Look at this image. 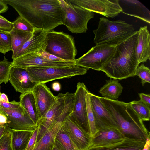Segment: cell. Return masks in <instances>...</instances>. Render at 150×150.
Wrapping results in <instances>:
<instances>
[{
    "mask_svg": "<svg viewBox=\"0 0 150 150\" xmlns=\"http://www.w3.org/2000/svg\"><path fill=\"white\" fill-rule=\"evenodd\" d=\"M36 29L46 32L62 25L64 13L59 0H2Z\"/></svg>",
    "mask_w": 150,
    "mask_h": 150,
    "instance_id": "6da1fadb",
    "label": "cell"
},
{
    "mask_svg": "<svg viewBox=\"0 0 150 150\" xmlns=\"http://www.w3.org/2000/svg\"><path fill=\"white\" fill-rule=\"evenodd\" d=\"M138 31L118 45L110 61L101 71L111 79L121 80L134 76L139 66L135 52Z\"/></svg>",
    "mask_w": 150,
    "mask_h": 150,
    "instance_id": "7a4b0ae2",
    "label": "cell"
},
{
    "mask_svg": "<svg viewBox=\"0 0 150 150\" xmlns=\"http://www.w3.org/2000/svg\"><path fill=\"white\" fill-rule=\"evenodd\" d=\"M101 102L114 118L125 137L146 142L150 132L128 103L99 96Z\"/></svg>",
    "mask_w": 150,
    "mask_h": 150,
    "instance_id": "3957f363",
    "label": "cell"
},
{
    "mask_svg": "<svg viewBox=\"0 0 150 150\" xmlns=\"http://www.w3.org/2000/svg\"><path fill=\"white\" fill-rule=\"evenodd\" d=\"M134 32L133 26L125 21H111L103 17L100 18L97 29L93 30L95 34L93 42L96 45H117Z\"/></svg>",
    "mask_w": 150,
    "mask_h": 150,
    "instance_id": "277c9868",
    "label": "cell"
},
{
    "mask_svg": "<svg viewBox=\"0 0 150 150\" xmlns=\"http://www.w3.org/2000/svg\"><path fill=\"white\" fill-rule=\"evenodd\" d=\"M45 52L67 61H75L77 50L73 38L63 32H47Z\"/></svg>",
    "mask_w": 150,
    "mask_h": 150,
    "instance_id": "5b68a950",
    "label": "cell"
},
{
    "mask_svg": "<svg viewBox=\"0 0 150 150\" xmlns=\"http://www.w3.org/2000/svg\"><path fill=\"white\" fill-rule=\"evenodd\" d=\"M59 1L64 13L62 25L72 33H86L88 22L94 17V13L74 5L68 0Z\"/></svg>",
    "mask_w": 150,
    "mask_h": 150,
    "instance_id": "8992f818",
    "label": "cell"
},
{
    "mask_svg": "<svg viewBox=\"0 0 150 150\" xmlns=\"http://www.w3.org/2000/svg\"><path fill=\"white\" fill-rule=\"evenodd\" d=\"M35 82L38 84L46 83L53 80L69 78L84 75L87 69L77 67H28L25 68Z\"/></svg>",
    "mask_w": 150,
    "mask_h": 150,
    "instance_id": "52a82bcc",
    "label": "cell"
},
{
    "mask_svg": "<svg viewBox=\"0 0 150 150\" xmlns=\"http://www.w3.org/2000/svg\"><path fill=\"white\" fill-rule=\"evenodd\" d=\"M118 45H96L76 59V65L86 69L101 71L113 56Z\"/></svg>",
    "mask_w": 150,
    "mask_h": 150,
    "instance_id": "ba28073f",
    "label": "cell"
},
{
    "mask_svg": "<svg viewBox=\"0 0 150 150\" xmlns=\"http://www.w3.org/2000/svg\"><path fill=\"white\" fill-rule=\"evenodd\" d=\"M89 92L84 83H78L74 93L75 100L73 111L68 117L84 132L91 137L86 102V95Z\"/></svg>",
    "mask_w": 150,
    "mask_h": 150,
    "instance_id": "9c48e42d",
    "label": "cell"
},
{
    "mask_svg": "<svg viewBox=\"0 0 150 150\" xmlns=\"http://www.w3.org/2000/svg\"><path fill=\"white\" fill-rule=\"evenodd\" d=\"M71 4L107 18H114L123 12L118 0H68Z\"/></svg>",
    "mask_w": 150,
    "mask_h": 150,
    "instance_id": "30bf717a",
    "label": "cell"
},
{
    "mask_svg": "<svg viewBox=\"0 0 150 150\" xmlns=\"http://www.w3.org/2000/svg\"><path fill=\"white\" fill-rule=\"evenodd\" d=\"M0 110L6 117L7 125L10 129L34 131L38 127L20 106L14 109L0 106Z\"/></svg>",
    "mask_w": 150,
    "mask_h": 150,
    "instance_id": "8fae6325",
    "label": "cell"
},
{
    "mask_svg": "<svg viewBox=\"0 0 150 150\" xmlns=\"http://www.w3.org/2000/svg\"><path fill=\"white\" fill-rule=\"evenodd\" d=\"M76 66L75 61L55 62L48 60L35 53H30L13 60L12 66L28 67H69Z\"/></svg>",
    "mask_w": 150,
    "mask_h": 150,
    "instance_id": "7c38bea8",
    "label": "cell"
},
{
    "mask_svg": "<svg viewBox=\"0 0 150 150\" xmlns=\"http://www.w3.org/2000/svg\"><path fill=\"white\" fill-rule=\"evenodd\" d=\"M56 96V100L39 119L36 143L40 140L56 120L64 109L65 93H60Z\"/></svg>",
    "mask_w": 150,
    "mask_h": 150,
    "instance_id": "4fadbf2b",
    "label": "cell"
},
{
    "mask_svg": "<svg viewBox=\"0 0 150 150\" xmlns=\"http://www.w3.org/2000/svg\"><path fill=\"white\" fill-rule=\"evenodd\" d=\"M89 93L91 108L94 116L97 130L106 127L119 128L115 119L103 105L99 96L90 92Z\"/></svg>",
    "mask_w": 150,
    "mask_h": 150,
    "instance_id": "5bb4252c",
    "label": "cell"
},
{
    "mask_svg": "<svg viewBox=\"0 0 150 150\" xmlns=\"http://www.w3.org/2000/svg\"><path fill=\"white\" fill-rule=\"evenodd\" d=\"M8 81L16 92L21 94L33 91L38 84L34 81L26 68L11 67Z\"/></svg>",
    "mask_w": 150,
    "mask_h": 150,
    "instance_id": "9a60e30c",
    "label": "cell"
},
{
    "mask_svg": "<svg viewBox=\"0 0 150 150\" xmlns=\"http://www.w3.org/2000/svg\"><path fill=\"white\" fill-rule=\"evenodd\" d=\"M47 32L35 29L31 38L12 58L13 60L25 54L33 52L40 55L45 52L47 44Z\"/></svg>",
    "mask_w": 150,
    "mask_h": 150,
    "instance_id": "2e32d148",
    "label": "cell"
},
{
    "mask_svg": "<svg viewBox=\"0 0 150 150\" xmlns=\"http://www.w3.org/2000/svg\"><path fill=\"white\" fill-rule=\"evenodd\" d=\"M125 136L116 127H106L99 129L91 138L90 146H97L111 144L123 140Z\"/></svg>",
    "mask_w": 150,
    "mask_h": 150,
    "instance_id": "e0dca14e",
    "label": "cell"
},
{
    "mask_svg": "<svg viewBox=\"0 0 150 150\" xmlns=\"http://www.w3.org/2000/svg\"><path fill=\"white\" fill-rule=\"evenodd\" d=\"M63 125L69 137L79 150H86L90 146L91 137L84 132L68 117Z\"/></svg>",
    "mask_w": 150,
    "mask_h": 150,
    "instance_id": "ac0fdd59",
    "label": "cell"
},
{
    "mask_svg": "<svg viewBox=\"0 0 150 150\" xmlns=\"http://www.w3.org/2000/svg\"><path fill=\"white\" fill-rule=\"evenodd\" d=\"M33 91L40 118L56 100L57 96L53 95L45 83L38 84Z\"/></svg>",
    "mask_w": 150,
    "mask_h": 150,
    "instance_id": "d6986e66",
    "label": "cell"
},
{
    "mask_svg": "<svg viewBox=\"0 0 150 150\" xmlns=\"http://www.w3.org/2000/svg\"><path fill=\"white\" fill-rule=\"evenodd\" d=\"M137 43L135 52L139 64L150 59V34L147 26L141 27L138 31Z\"/></svg>",
    "mask_w": 150,
    "mask_h": 150,
    "instance_id": "ffe728a7",
    "label": "cell"
},
{
    "mask_svg": "<svg viewBox=\"0 0 150 150\" xmlns=\"http://www.w3.org/2000/svg\"><path fill=\"white\" fill-rule=\"evenodd\" d=\"M145 142L125 137L117 142L101 146H89L86 150H142Z\"/></svg>",
    "mask_w": 150,
    "mask_h": 150,
    "instance_id": "44dd1931",
    "label": "cell"
},
{
    "mask_svg": "<svg viewBox=\"0 0 150 150\" xmlns=\"http://www.w3.org/2000/svg\"><path fill=\"white\" fill-rule=\"evenodd\" d=\"M64 122L57 119L36 143L33 150H52L56 134Z\"/></svg>",
    "mask_w": 150,
    "mask_h": 150,
    "instance_id": "7402d4cb",
    "label": "cell"
},
{
    "mask_svg": "<svg viewBox=\"0 0 150 150\" xmlns=\"http://www.w3.org/2000/svg\"><path fill=\"white\" fill-rule=\"evenodd\" d=\"M19 99L20 106L24 110L34 123L38 126L40 118L33 91L21 94Z\"/></svg>",
    "mask_w": 150,
    "mask_h": 150,
    "instance_id": "603a6c76",
    "label": "cell"
},
{
    "mask_svg": "<svg viewBox=\"0 0 150 150\" xmlns=\"http://www.w3.org/2000/svg\"><path fill=\"white\" fill-rule=\"evenodd\" d=\"M123 87L118 80L110 78L100 88L99 92L103 97L115 100L121 94Z\"/></svg>",
    "mask_w": 150,
    "mask_h": 150,
    "instance_id": "cb8c5ba5",
    "label": "cell"
},
{
    "mask_svg": "<svg viewBox=\"0 0 150 150\" xmlns=\"http://www.w3.org/2000/svg\"><path fill=\"white\" fill-rule=\"evenodd\" d=\"M9 33L12 48V59L23 45L31 38L33 33L27 32L13 28Z\"/></svg>",
    "mask_w": 150,
    "mask_h": 150,
    "instance_id": "d4e9b609",
    "label": "cell"
},
{
    "mask_svg": "<svg viewBox=\"0 0 150 150\" xmlns=\"http://www.w3.org/2000/svg\"><path fill=\"white\" fill-rule=\"evenodd\" d=\"M10 129L13 150H25L33 131Z\"/></svg>",
    "mask_w": 150,
    "mask_h": 150,
    "instance_id": "484cf974",
    "label": "cell"
},
{
    "mask_svg": "<svg viewBox=\"0 0 150 150\" xmlns=\"http://www.w3.org/2000/svg\"><path fill=\"white\" fill-rule=\"evenodd\" d=\"M54 146L59 150H79L71 140L63 124L56 134Z\"/></svg>",
    "mask_w": 150,
    "mask_h": 150,
    "instance_id": "4316f807",
    "label": "cell"
},
{
    "mask_svg": "<svg viewBox=\"0 0 150 150\" xmlns=\"http://www.w3.org/2000/svg\"><path fill=\"white\" fill-rule=\"evenodd\" d=\"M128 103L129 107L142 121H149L150 107L139 100L133 101Z\"/></svg>",
    "mask_w": 150,
    "mask_h": 150,
    "instance_id": "83f0119b",
    "label": "cell"
},
{
    "mask_svg": "<svg viewBox=\"0 0 150 150\" xmlns=\"http://www.w3.org/2000/svg\"><path fill=\"white\" fill-rule=\"evenodd\" d=\"M12 62L9 61L5 57L0 61V84H6L8 81Z\"/></svg>",
    "mask_w": 150,
    "mask_h": 150,
    "instance_id": "f1b7e54d",
    "label": "cell"
},
{
    "mask_svg": "<svg viewBox=\"0 0 150 150\" xmlns=\"http://www.w3.org/2000/svg\"><path fill=\"white\" fill-rule=\"evenodd\" d=\"M11 51L12 48L9 32L0 31V53L5 54Z\"/></svg>",
    "mask_w": 150,
    "mask_h": 150,
    "instance_id": "f546056e",
    "label": "cell"
},
{
    "mask_svg": "<svg viewBox=\"0 0 150 150\" xmlns=\"http://www.w3.org/2000/svg\"><path fill=\"white\" fill-rule=\"evenodd\" d=\"M89 91L86 96L87 117L91 137H93L97 131L96 127L94 116L91 108L90 101Z\"/></svg>",
    "mask_w": 150,
    "mask_h": 150,
    "instance_id": "4dcf8cb0",
    "label": "cell"
},
{
    "mask_svg": "<svg viewBox=\"0 0 150 150\" xmlns=\"http://www.w3.org/2000/svg\"><path fill=\"white\" fill-rule=\"evenodd\" d=\"M12 23L13 28L24 32L32 33L35 29L29 22L20 16Z\"/></svg>",
    "mask_w": 150,
    "mask_h": 150,
    "instance_id": "1f68e13d",
    "label": "cell"
},
{
    "mask_svg": "<svg viewBox=\"0 0 150 150\" xmlns=\"http://www.w3.org/2000/svg\"><path fill=\"white\" fill-rule=\"evenodd\" d=\"M136 76L141 79L142 86H144L146 83H150V69L145 66L143 63L136 69L134 76Z\"/></svg>",
    "mask_w": 150,
    "mask_h": 150,
    "instance_id": "d6a6232c",
    "label": "cell"
},
{
    "mask_svg": "<svg viewBox=\"0 0 150 150\" xmlns=\"http://www.w3.org/2000/svg\"><path fill=\"white\" fill-rule=\"evenodd\" d=\"M12 132L8 128L0 139V150H13L12 146Z\"/></svg>",
    "mask_w": 150,
    "mask_h": 150,
    "instance_id": "836d02e7",
    "label": "cell"
},
{
    "mask_svg": "<svg viewBox=\"0 0 150 150\" xmlns=\"http://www.w3.org/2000/svg\"><path fill=\"white\" fill-rule=\"evenodd\" d=\"M38 132V127L33 131L25 150H33L36 143Z\"/></svg>",
    "mask_w": 150,
    "mask_h": 150,
    "instance_id": "e575fe53",
    "label": "cell"
},
{
    "mask_svg": "<svg viewBox=\"0 0 150 150\" xmlns=\"http://www.w3.org/2000/svg\"><path fill=\"white\" fill-rule=\"evenodd\" d=\"M20 106L19 102H17L13 100L11 102H5L1 101L0 106L2 108L8 109H14L17 108Z\"/></svg>",
    "mask_w": 150,
    "mask_h": 150,
    "instance_id": "d590c367",
    "label": "cell"
},
{
    "mask_svg": "<svg viewBox=\"0 0 150 150\" xmlns=\"http://www.w3.org/2000/svg\"><path fill=\"white\" fill-rule=\"evenodd\" d=\"M42 56L46 59L55 62H65L69 61L64 60L55 55L47 53L45 52H42L40 54Z\"/></svg>",
    "mask_w": 150,
    "mask_h": 150,
    "instance_id": "8d00e7d4",
    "label": "cell"
},
{
    "mask_svg": "<svg viewBox=\"0 0 150 150\" xmlns=\"http://www.w3.org/2000/svg\"><path fill=\"white\" fill-rule=\"evenodd\" d=\"M0 26L11 30L13 28L11 22L0 15Z\"/></svg>",
    "mask_w": 150,
    "mask_h": 150,
    "instance_id": "74e56055",
    "label": "cell"
},
{
    "mask_svg": "<svg viewBox=\"0 0 150 150\" xmlns=\"http://www.w3.org/2000/svg\"><path fill=\"white\" fill-rule=\"evenodd\" d=\"M140 99L139 100L145 105L150 107V95L149 94H146L143 93L138 94Z\"/></svg>",
    "mask_w": 150,
    "mask_h": 150,
    "instance_id": "f35d334b",
    "label": "cell"
},
{
    "mask_svg": "<svg viewBox=\"0 0 150 150\" xmlns=\"http://www.w3.org/2000/svg\"><path fill=\"white\" fill-rule=\"evenodd\" d=\"M8 9L7 5L2 0H0V14L5 12Z\"/></svg>",
    "mask_w": 150,
    "mask_h": 150,
    "instance_id": "ab89813d",
    "label": "cell"
},
{
    "mask_svg": "<svg viewBox=\"0 0 150 150\" xmlns=\"http://www.w3.org/2000/svg\"><path fill=\"white\" fill-rule=\"evenodd\" d=\"M7 121L6 117L0 110V125L7 124Z\"/></svg>",
    "mask_w": 150,
    "mask_h": 150,
    "instance_id": "60d3db41",
    "label": "cell"
},
{
    "mask_svg": "<svg viewBox=\"0 0 150 150\" xmlns=\"http://www.w3.org/2000/svg\"><path fill=\"white\" fill-rule=\"evenodd\" d=\"M52 87L54 90L58 91L61 89V85L58 82H55L52 84Z\"/></svg>",
    "mask_w": 150,
    "mask_h": 150,
    "instance_id": "b9f144b4",
    "label": "cell"
},
{
    "mask_svg": "<svg viewBox=\"0 0 150 150\" xmlns=\"http://www.w3.org/2000/svg\"><path fill=\"white\" fill-rule=\"evenodd\" d=\"M8 128L7 124L0 125V139Z\"/></svg>",
    "mask_w": 150,
    "mask_h": 150,
    "instance_id": "7bdbcfd3",
    "label": "cell"
},
{
    "mask_svg": "<svg viewBox=\"0 0 150 150\" xmlns=\"http://www.w3.org/2000/svg\"><path fill=\"white\" fill-rule=\"evenodd\" d=\"M150 138H148L146 141L145 143L142 150H150Z\"/></svg>",
    "mask_w": 150,
    "mask_h": 150,
    "instance_id": "ee69618b",
    "label": "cell"
},
{
    "mask_svg": "<svg viewBox=\"0 0 150 150\" xmlns=\"http://www.w3.org/2000/svg\"><path fill=\"white\" fill-rule=\"evenodd\" d=\"M1 101H3L5 102H8L9 100L7 95L4 93H3L1 94L0 96Z\"/></svg>",
    "mask_w": 150,
    "mask_h": 150,
    "instance_id": "f6af8a7d",
    "label": "cell"
},
{
    "mask_svg": "<svg viewBox=\"0 0 150 150\" xmlns=\"http://www.w3.org/2000/svg\"><path fill=\"white\" fill-rule=\"evenodd\" d=\"M0 31H4V32H10L11 30H10L5 28L4 27H3L1 26H0Z\"/></svg>",
    "mask_w": 150,
    "mask_h": 150,
    "instance_id": "bcb514c9",
    "label": "cell"
},
{
    "mask_svg": "<svg viewBox=\"0 0 150 150\" xmlns=\"http://www.w3.org/2000/svg\"><path fill=\"white\" fill-rule=\"evenodd\" d=\"M52 150H59L55 146H54Z\"/></svg>",
    "mask_w": 150,
    "mask_h": 150,
    "instance_id": "7dc6e473",
    "label": "cell"
},
{
    "mask_svg": "<svg viewBox=\"0 0 150 150\" xmlns=\"http://www.w3.org/2000/svg\"><path fill=\"white\" fill-rule=\"evenodd\" d=\"M0 96H1V94H0V105H1V99Z\"/></svg>",
    "mask_w": 150,
    "mask_h": 150,
    "instance_id": "c3c4849f",
    "label": "cell"
}]
</instances>
